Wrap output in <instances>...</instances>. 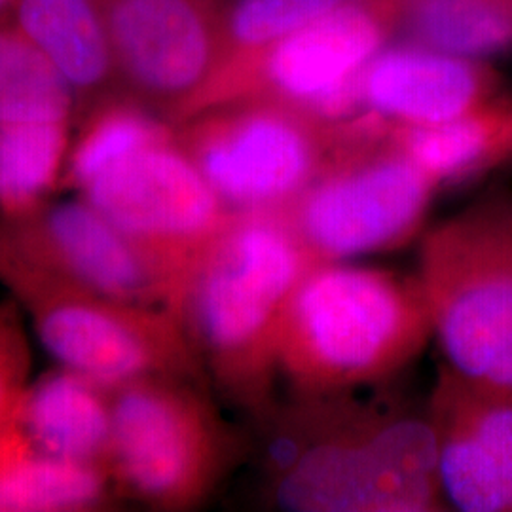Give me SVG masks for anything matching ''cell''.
Masks as SVG:
<instances>
[{
    "label": "cell",
    "instance_id": "cell-6",
    "mask_svg": "<svg viewBox=\"0 0 512 512\" xmlns=\"http://www.w3.org/2000/svg\"><path fill=\"white\" fill-rule=\"evenodd\" d=\"M110 393L116 488L160 511L205 503L238 459L239 442L194 380L145 378Z\"/></svg>",
    "mask_w": 512,
    "mask_h": 512
},
{
    "label": "cell",
    "instance_id": "cell-25",
    "mask_svg": "<svg viewBox=\"0 0 512 512\" xmlns=\"http://www.w3.org/2000/svg\"><path fill=\"white\" fill-rule=\"evenodd\" d=\"M16 4V0H0V16L12 12V6Z\"/></svg>",
    "mask_w": 512,
    "mask_h": 512
},
{
    "label": "cell",
    "instance_id": "cell-5",
    "mask_svg": "<svg viewBox=\"0 0 512 512\" xmlns=\"http://www.w3.org/2000/svg\"><path fill=\"white\" fill-rule=\"evenodd\" d=\"M0 283L33 321L57 363L116 389L145 378L200 380L203 366L183 321L93 293L16 255L0 243Z\"/></svg>",
    "mask_w": 512,
    "mask_h": 512
},
{
    "label": "cell",
    "instance_id": "cell-3",
    "mask_svg": "<svg viewBox=\"0 0 512 512\" xmlns=\"http://www.w3.org/2000/svg\"><path fill=\"white\" fill-rule=\"evenodd\" d=\"M433 338L418 277L346 262L315 264L287 306L275 384L289 399L382 389Z\"/></svg>",
    "mask_w": 512,
    "mask_h": 512
},
{
    "label": "cell",
    "instance_id": "cell-7",
    "mask_svg": "<svg viewBox=\"0 0 512 512\" xmlns=\"http://www.w3.org/2000/svg\"><path fill=\"white\" fill-rule=\"evenodd\" d=\"M177 141L232 211H281L357 135L279 101H241L175 126Z\"/></svg>",
    "mask_w": 512,
    "mask_h": 512
},
{
    "label": "cell",
    "instance_id": "cell-4",
    "mask_svg": "<svg viewBox=\"0 0 512 512\" xmlns=\"http://www.w3.org/2000/svg\"><path fill=\"white\" fill-rule=\"evenodd\" d=\"M416 277L446 365L512 397V198L476 203L433 228Z\"/></svg>",
    "mask_w": 512,
    "mask_h": 512
},
{
    "label": "cell",
    "instance_id": "cell-20",
    "mask_svg": "<svg viewBox=\"0 0 512 512\" xmlns=\"http://www.w3.org/2000/svg\"><path fill=\"white\" fill-rule=\"evenodd\" d=\"M401 23L414 44L473 61L512 48V0H406Z\"/></svg>",
    "mask_w": 512,
    "mask_h": 512
},
{
    "label": "cell",
    "instance_id": "cell-12",
    "mask_svg": "<svg viewBox=\"0 0 512 512\" xmlns=\"http://www.w3.org/2000/svg\"><path fill=\"white\" fill-rule=\"evenodd\" d=\"M0 243L93 293L179 310L173 277L86 198L46 203L18 219L0 217Z\"/></svg>",
    "mask_w": 512,
    "mask_h": 512
},
{
    "label": "cell",
    "instance_id": "cell-23",
    "mask_svg": "<svg viewBox=\"0 0 512 512\" xmlns=\"http://www.w3.org/2000/svg\"><path fill=\"white\" fill-rule=\"evenodd\" d=\"M346 0H228L224 16V59L258 54L306 27Z\"/></svg>",
    "mask_w": 512,
    "mask_h": 512
},
{
    "label": "cell",
    "instance_id": "cell-9",
    "mask_svg": "<svg viewBox=\"0 0 512 512\" xmlns=\"http://www.w3.org/2000/svg\"><path fill=\"white\" fill-rule=\"evenodd\" d=\"M404 6L406 0H346L274 46L220 65L175 126L241 101H279L329 122H348L355 80L384 50Z\"/></svg>",
    "mask_w": 512,
    "mask_h": 512
},
{
    "label": "cell",
    "instance_id": "cell-16",
    "mask_svg": "<svg viewBox=\"0 0 512 512\" xmlns=\"http://www.w3.org/2000/svg\"><path fill=\"white\" fill-rule=\"evenodd\" d=\"M12 23L65 76L78 107L120 92L105 0H16Z\"/></svg>",
    "mask_w": 512,
    "mask_h": 512
},
{
    "label": "cell",
    "instance_id": "cell-17",
    "mask_svg": "<svg viewBox=\"0 0 512 512\" xmlns=\"http://www.w3.org/2000/svg\"><path fill=\"white\" fill-rule=\"evenodd\" d=\"M387 137L442 186L461 184L512 156V101H492L435 126H387Z\"/></svg>",
    "mask_w": 512,
    "mask_h": 512
},
{
    "label": "cell",
    "instance_id": "cell-15",
    "mask_svg": "<svg viewBox=\"0 0 512 512\" xmlns=\"http://www.w3.org/2000/svg\"><path fill=\"white\" fill-rule=\"evenodd\" d=\"M16 425L46 456L109 469L112 393L80 372L63 366L29 384Z\"/></svg>",
    "mask_w": 512,
    "mask_h": 512
},
{
    "label": "cell",
    "instance_id": "cell-2",
    "mask_svg": "<svg viewBox=\"0 0 512 512\" xmlns=\"http://www.w3.org/2000/svg\"><path fill=\"white\" fill-rule=\"evenodd\" d=\"M315 264L277 211H234L186 279L179 319L203 372L260 423L277 404L283 315Z\"/></svg>",
    "mask_w": 512,
    "mask_h": 512
},
{
    "label": "cell",
    "instance_id": "cell-21",
    "mask_svg": "<svg viewBox=\"0 0 512 512\" xmlns=\"http://www.w3.org/2000/svg\"><path fill=\"white\" fill-rule=\"evenodd\" d=\"M69 122L0 126V217L18 219L48 203L63 181Z\"/></svg>",
    "mask_w": 512,
    "mask_h": 512
},
{
    "label": "cell",
    "instance_id": "cell-8",
    "mask_svg": "<svg viewBox=\"0 0 512 512\" xmlns=\"http://www.w3.org/2000/svg\"><path fill=\"white\" fill-rule=\"evenodd\" d=\"M385 129H361L308 188L277 211L319 264L399 249L439 192Z\"/></svg>",
    "mask_w": 512,
    "mask_h": 512
},
{
    "label": "cell",
    "instance_id": "cell-24",
    "mask_svg": "<svg viewBox=\"0 0 512 512\" xmlns=\"http://www.w3.org/2000/svg\"><path fill=\"white\" fill-rule=\"evenodd\" d=\"M31 351L16 306L0 302V439L16 420L29 387Z\"/></svg>",
    "mask_w": 512,
    "mask_h": 512
},
{
    "label": "cell",
    "instance_id": "cell-11",
    "mask_svg": "<svg viewBox=\"0 0 512 512\" xmlns=\"http://www.w3.org/2000/svg\"><path fill=\"white\" fill-rule=\"evenodd\" d=\"M228 0H105L120 92L175 124L224 59Z\"/></svg>",
    "mask_w": 512,
    "mask_h": 512
},
{
    "label": "cell",
    "instance_id": "cell-14",
    "mask_svg": "<svg viewBox=\"0 0 512 512\" xmlns=\"http://www.w3.org/2000/svg\"><path fill=\"white\" fill-rule=\"evenodd\" d=\"M497 80L473 59L418 44L380 50L355 80L351 120L385 126H435L495 101Z\"/></svg>",
    "mask_w": 512,
    "mask_h": 512
},
{
    "label": "cell",
    "instance_id": "cell-19",
    "mask_svg": "<svg viewBox=\"0 0 512 512\" xmlns=\"http://www.w3.org/2000/svg\"><path fill=\"white\" fill-rule=\"evenodd\" d=\"M171 137L175 126L160 112L128 93H110L86 109L61 183L82 192L112 165Z\"/></svg>",
    "mask_w": 512,
    "mask_h": 512
},
{
    "label": "cell",
    "instance_id": "cell-22",
    "mask_svg": "<svg viewBox=\"0 0 512 512\" xmlns=\"http://www.w3.org/2000/svg\"><path fill=\"white\" fill-rule=\"evenodd\" d=\"M78 99L65 76L14 23L0 25V126L73 120Z\"/></svg>",
    "mask_w": 512,
    "mask_h": 512
},
{
    "label": "cell",
    "instance_id": "cell-1",
    "mask_svg": "<svg viewBox=\"0 0 512 512\" xmlns=\"http://www.w3.org/2000/svg\"><path fill=\"white\" fill-rule=\"evenodd\" d=\"M368 391L275 404L262 421L264 490L275 509L450 511L427 412Z\"/></svg>",
    "mask_w": 512,
    "mask_h": 512
},
{
    "label": "cell",
    "instance_id": "cell-13",
    "mask_svg": "<svg viewBox=\"0 0 512 512\" xmlns=\"http://www.w3.org/2000/svg\"><path fill=\"white\" fill-rule=\"evenodd\" d=\"M448 509L512 512V397L442 366L427 403Z\"/></svg>",
    "mask_w": 512,
    "mask_h": 512
},
{
    "label": "cell",
    "instance_id": "cell-10",
    "mask_svg": "<svg viewBox=\"0 0 512 512\" xmlns=\"http://www.w3.org/2000/svg\"><path fill=\"white\" fill-rule=\"evenodd\" d=\"M179 287L232 217L175 137L109 167L82 192ZM179 315V310H177Z\"/></svg>",
    "mask_w": 512,
    "mask_h": 512
},
{
    "label": "cell",
    "instance_id": "cell-18",
    "mask_svg": "<svg viewBox=\"0 0 512 512\" xmlns=\"http://www.w3.org/2000/svg\"><path fill=\"white\" fill-rule=\"evenodd\" d=\"M109 469L52 458L16 420L0 439V512H86L109 501Z\"/></svg>",
    "mask_w": 512,
    "mask_h": 512
}]
</instances>
